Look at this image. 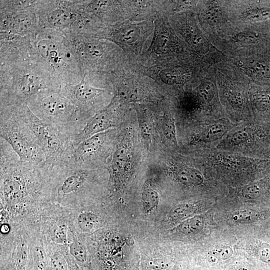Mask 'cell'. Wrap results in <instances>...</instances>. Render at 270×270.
<instances>
[{"label": "cell", "instance_id": "1", "mask_svg": "<svg viewBox=\"0 0 270 270\" xmlns=\"http://www.w3.org/2000/svg\"><path fill=\"white\" fill-rule=\"evenodd\" d=\"M0 198L9 206L50 199L46 166L20 160L12 146L0 139Z\"/></svg>", "mask_w": 270, "mask_h": 270}, {"label": "cell", "instance_id": "2", "mask_svg": "<svg viewBox=\"0 0 270 270\" xmlns=\"http://www.w3.org/2000/svg\"><path fill=\"white\" fill-rule=\"evenodd\" d=\"M174 108L177 130L226 118L213 66L176 95Z\"/></svg>", "mask_w": 270, "mask_h": 270}, {"label": "cell", "instance_id": "3", "mask_svg": "<svg viewBox=\"0 0 270 270\" xmlns=\"http://www.w3.org/2000/svg\"><path fill=\"white\" fill-rule=\"evenodd\" d=\"M32 60L60 87L75 84L82 78L78 62L64 35L52 29H40L31 37Z\"/></svg>", "mask_w": 270, "mask_h": 270}, {"label": "cell", "instance_id": "4", "mask_svg": "<svg viewBox=\"0 0 270 270\" xmlns=\"http://www.w3.org/2000/svg\"><path fill=\"white\" fill-rule=\"evenodd\" d=\"M60 86L32 60L0 64V105L26 103L44 89Z\"/></svg>", "mask_w": 270, "mask_h": 270}, {"label": "cell", "instance_id": "5", "mask_svg": "<svg viewBox=\"0 0 270 270\" xmlns=\"http://www.w3.org/2000/svg\"><path fill=\"white\" fill-rule=\"evenodd\" d=\"M213 67L226 118L236 124L254 120L249 100L250 80L226 57Z\"/></svg>", "mask_w": 270, "mask_h": 270}, {"label": "cell", "instance_id": "6", "mask_svg": "<svg viewBox=\"0 0 270 270\" xmlns=\"http://www.w3.org/2000/svg\"><path fill=\"white\" fill-rule=\"evenodd\" d=\"M59 90H42L28 101V105L37 117L71 137L74 143L88 120Z\"/></svg>", "mask_w": 270, "mask_h": 270}, {"label": "cell", "instance_id": "7", "mask_svg": "<svg viewBox=\"0 0 270 270\" xmlns=\"http://www.w3.org/2000/svg\"><path fill=\"white\" fill-rule=\"evenodd\" d=\"M200 158L211 175L226 181L252 180L270 172V160L244 156L214 148L194 156Z\"/></svg>", "mask_w": 270, "mask_h": 270}, {"label": "cell", "instance_id": "8", "mask_svg": "<svg viewBox=\"0 0 270 270\" xmlns=\"http://www.w3.org/2000/svg\"><path fill=\"white\" fill-rule=\"evenodd\" d=\"M8 105L13 108L36 134L44 152L47 168L66 163L73 159L75 148L71 137L37 117L27 104Z\"/></svg>", "mask_w": 270, "mask_h": 270}, {"label": "cell", "instance_id": "9", "mask_svg": "<svg viewBox=\"0 0 270 270\" xmlns=\"http://www.w3.org/2000/svg\"><path fill=\"white\" fill-rule=\"evenodd\" d=\"M0 136L12 146L21 161L46 165V158L36 134L9 105H0Z\"/></svg>", "mask_w": 270, "mask_h": 270}, {"label": "cell", "instance_id": "10", "mask_svg": "<svg viewBox=\"0 0 270 270\" xmlns=\"http://www.w3.org/2000/svg\"><path fill=\"white\" fill-rule=\"evenodd\" d=\"M216 148L250 158L270 160V122L254 120L236 124Z\"/></svg>", "mask_w": 270, "mask_h": 270}, {"label": "cell", "instance_id": "11", "mask_svg": "<svg viewBox=\"0 0 270 270\" xmlns=\"http://www.w3.org/2000/svg\"><path fill=\"white\" fill-rule=\"evenodd\" d=\"M174 26L190 56L203 68H209L226 58L208 38L194 12L187 10L178 14Z\"/></svg>", "mask_w": 270, "mask_h": 270}, {"label": "cell", "instance_id": "12", "mask_svg": "<svg viewBox=\"0 0 270 270\" xmlns=\"http://www.w3.org/2000/svg\"><path fill=\"white\" fill-rule=\"evenodd\" d=\"M34 8L40 29L77 34L82 19L80 0H37Z\"/></svg>", "mask_w": 270, "mask_h": 270}, {"label": "cell", "instance_id": "13", "mask_svg": "<svg viewBox=\"0 0 270 270\" xmlns=\"http://www.w3.org/2000/svg\"><path fill=\"white\" fill-rule=\"evenodd\" d=\"M213 45L229 58L270 53V32L238 28L232 25Z\"/></svg>", "mask_w": 270, "mask_h": 270}, {"label": "cell", "instance_id": "14", "mask_svg": "<svg viewBox=\"0 0 270 270\" xmlns=\"http://www.w3.org/2000/svg\"><path fill=\"white\" fill-rule=\"evenodd\" d=\"M236 125L227 118H223L180 129L182 138L179 150L188 156H194L216 148Z\"/></svg>", "mask_w": 270, "mask_h": 270}, {"label": "cell", "instance_id": "15", "mask_svg": "<svg viewBox=\"0 0 270 270\" xmlns=\"http://www.w3.org/2000/svg\"><path fill=\"white\" fill-rule=\"evenodd\" d=\"M36 0L0 1V32L34 36L40 30Z\"/></svg>", "mask_w": 270, "mask_h": 270}, {"label": "cell", "instance_id": "16", "mask_svg": "<svg viewBox=\"0 0 270 270\" xmlns=\"http://www.w3.org/2000/svg\"><path fill=\"white\" fill-rule=\"evenodd\" d=\"M134 136L132 128L120 134L106 168L109 172V190L119 192L124 188L130 177L134 164Z\"/></svg>", "mask_w": 270, "mask_h": 270}, {"label": "cell", "instance_id": "17", "mask_svg": "<svg viewBox=\"0 0 270 270\" xmlns=\"http://www.w3.org/2000/svg\"><path fill=\"white\" fill-rule=\"evenodd\" d=\"M229 20L234 27L270 32V0H226Z\"/></svg>", "mask_w": 270, "mask_h": 270}, {"label": "cell", "instance_id": "18", "mask_svg": "<svg viewBox=\"0 0 270 270\" xmlns=\"http://www.w3.org/2000/svg\"><path fill=\"white\" fill-rule=\"evenodd\" d=\"M80 68L82 77L88 72L100 70L110 60L108 45L82 34H64Z\"/></svg>", "mask_w": 270, "mask_h": 270}, {"label": "cell", "instance_id": "19", "mask_svg": "<svg viewBox=\"0 0 270 270\" xmlns=\"http://www.w3.org/2000/svg\"><path fill=\"white\" fill-rule=\"evenodd\" d=\"M194 12L202 30L212 44L232 26L227 13L226 0H199Z\"/></svg>", "mask_w": 270, "mask_h": 270}, {"label": "cell", "instance_id": "20", "mask_svg": "<svg viewBox=\"0 0 270 270\" xmlns=\"http://www.w3.org/2000/svg\"><path fill=\"white\" fill-rule=\"evenodd\" d=\"M112 130L96 134L80 144L74 148V161L92 168L106 165L114 148Z\"/></svg>", "mask_w": 270, "mask_h": 270}, {"label": "cell", "instance_id": "21", "mask_svg": "<svg viewBox=\"0 0 270 270\" xmlns=\"http://www.w3.org/2000/svg\"><path fill=\"white\" fill-rule=\"evenodd\" d=\"M59 91L79 108L88 120L96 113L97 106L100 104L106 92L104 90L91 86L86 80L85 74L78 83L64 85Z\"/></svg>", "mask_w": 270, "mask_h": 270}, {"label": "cell", "instance_id": "22", "mask_svg": "<svg viewBox=\"0 0 270 270\" xmlns=\"http://www.w3.org/2000/svg\"><path fill=\"white\" fill-rule=\"evenodd\" d=\"M30 36L0 32V64L32 60Z\"/></svg>", "mask_w": 270, "mask_h": 270}, {"label": "cell", "instance_id": "23", "mask_svg": "<svg viewBox=\"0 0 270 270\" xmlns=\"http://www.w3.org/2000/svg\"><path fill=\"white\" fill-rule=\"evenodd\" d=\"M229 59L252 82L270 86V54Z\"/></svg>", "mask_w": 270, "mask_h": 270}, {"label": "cell", "instance_id": "24", "mask_svg": "<svg viewBox=\"0 0 270 270\" xmlns=\"http://www.w3.org/2000/svg\"><path fill=\"white\" fill-rule=\"evenodd\" d=\"M116 100H113L88 120L85 126L74 140V148L96 134L112 130L116 125Z\"/></svg>", "mask_w": 270, "mask_h": 270}, {"label": "cell", "instance_id": "25", "mask_svg": "<svg viewBox=\"0 0 270 270\" xmlns=\"http://www.w3.org/2000/svg\"><path fill=\"white\" fill-rule=\"evenodd\" d=\"M152 48L158 54H169L178 58L190 56L184 42L166 24L156 26Z\"/></svg>", "mask_w": 270, "mask_h": 270}, {"label": "cell", "instance_id": "26", "mask_svg": "<svg viewBox=\"0 0 270 270\" xmlns=\"http://www.w3.org/2000/svg\"><path fill=\"white\" fill-rule=\"evenodd\" d=\"M249 100L254 120L270 122V86L251 82Z\"/></svg>", "mask_w": 270, "mask_h": 270}, {"label": "cell", "instance_id": "27", "mask_svg": "<svg viewBox=\"0 0 270 270\" xmlns=\"http://www.w3.org/2000/svg\"><path fill=\"white\" fill-rule=\"evenodd\" d=\"M140 35V29L130 24H121L102 28L90 36L105 38L122 46H128L134 42Z\"/></svg>", "mask_w": 270, "mask_h": 270}, {"label": "cell", "instance_id": "28", "mask_svg": "<svg viewBox=\"0 0 270 270\" xmlns=\"http://www.w3.org/2000/svg\"><path fill=\"white\" fill-rule=\"evenodd\" d=\"M162 128L164 135L169 144L176 150H179L177 128L174 114L164 113L162 118Z\"/></svg>", "mask_w": 270, "mask_h": 270}, {"label": "cell", "instance_id": "29", "mask_svg": "<svg viewBox=\"0 0 270 270\" xmlns=\"http://www.w3.org/2000/svg\"><path fill=\"white\" fill-rule=\"evenodd\" d=\"M68 228V224L65 220L60 218L52 221L48 228V234L50 240L58 244H66Z\"/></svg>", "mask_w": 270, "mask_h": 270}, {"label": "cell", "instance_id": "30", "mask_svg": "<svg viewBox=\"0 0 270 270\" xmlns=\"http://www.w3.org/2000/svg\"><path fill=\"white\" fill-rule=\"evenodd\" d=\"M204 226L203 218L201 216H196L184 220L178 226V229L184 234L193 235L200 232Z\"/></svg>", "mask_w": 270, "mask_h": 270}, {"label": "cell", "instance_id": "31", "mask_svg": "<svg viewBox=\"0 0 270 270\" xmlns=\"http://www.w3.org/2000/svg\"><path fill=\"white\" fill-rule=\"evenodd\" d=\"M76 226L82 232H88L93 230L98 223L96 216L90 212L84 211L76 218Z\"/></svg>", "mask_w": 270, "mask_h": 270}, {"label": "cell", "instance_id": "32", "mask_svg": "<svg viewBox=\"0 0 270 270\" xmlns=\"http://www.w3.org/2000/svg\"><path fill=\"white\" fill-rule=\"evenodd\" d=\"M116 91L118 98L126 102L140 101L144 97L143 92L135 86L120 85L118 86Z\"/></svg>", "mask_w": 270, "mask_h": 270}, {"label": "cell", "instance_id": "33", "mask_svg": "<svg viewBox=\"0 0 270 270\" xmlns=\"http://www.w3.org/2000/svg\"><path fill=\"white\" fill-rule=\"evenodd\" d=\"M70 252L79 263L89 267L86 247L80 240L74 238L70 244Z\"/></svg>", "mask_w": 270, "mask_h": 270}, {"label": "cell", "instance_id": "34", "mask_svg": "<svg viewBox=\"0 0 270 270\" xmlns=\"http://www.w3.org/2000/svg\"><path fill=\"white\" fill-rule=\"evenodd\" d=\"M142 197L144 209L146 213L152 212L158 204V192L147 185H145L143 188Z\"/></svg>", "mask_w": 270, "mask_h": 270}, {"label": "cell", "instance_id": "35", "mask_svg": "<svg viewBox=\"0 0 270 270\" xmlns=\"http://www.w3.org/2000/svg\"><path fill=\"white\" fill-rule=\"evenodd\" d=\"M194 205L190 203L178 204L173 207L170 211V217L174 220H185L194 212Z\"/></svg>", "mask_w": 270, "mask_h": 270}, {"label": "cell", "instance_id": "36", "mask_svg": "<svg viewBox=\"0 0 270 270\" xmlns=\"http://www.w3.org/2000/svg\"><path fill=\"white\" fill-rule=\"evenodd\" d=\"M138 124L142 136L144 139L150 142L152 136V126L150 116L144 112L138 114Z\"/></svg>", "mask_w": 270, "mask_h": 270}, {"label": "cell", "instance_id": "37", "mask_svg": "<svg viewBox=\"0 0 270 270\" xmlns=\"http://www.w3.org/2000/svg\"><path fill=\"white\" fill-rule=\"evenodd\" d=\"M15 258L16 265L20 270H23L26 266L28 254V246L25 241L20 240L16 247Z\"/></svg>", "mask_w": 270, "mask_h": 270}, {"label": "cell", "instance_id": "38", "mask_svg": "<svg viewBox=\"0 0 270 270\" xmlns=\"http://www.w3.org/2000/svg\"><path fill=\"white\" fill-rule=\"evenodd\" d=\"M32 255L34 262L40 270H43L46 266V252L41 242H36L32 246Z\"/></svg>", "mask_w": 270, "mask_h": 270}, {"label": "cell", "instance_id": "39", "mask_svg": "<svg viewBox=\"0 0 270 270\" xmlns=\"http://www.w3.org/2000/svg\"><path fill=\"white\" fill-rule=\"evenodd\" d=\"M258 216L256 210L251 209L240 210L232 216L234 220L240 222H250L254 220Z\"/></svg>", "mask_w": 270, "mask_h": 270}, {"label": "cell", "instance_id": "40", "mask_svg": "<svg viewBox=\"0 0 270 270\" xmlns=\"http://www.w3.org/2000/svg\"><path fill=\"white\" fill-rule=\"evenodd\" d=\"M51 270H68V264L64 256L55 252L50 258Z\"/></svg>", "mask_w": 270, "mask_h": 270}, {"label": "cell", "instance_id": "41", "mask_svg": "<svg viewBox=\"0 0 270 270\" xmlns=\"http://www.w3.org/2000/svg\"><path fill=\"white\" fill-rule=\"evenodd\" d=\"M232 254L231 247L225 246L212 250L209 254L212 256L218 262L228 259L232 256Z\"/></svg>", "mask_w": 270, "mask_h": 270}, {"label": "cell", "instance_id": "42", "mask_svg": "<svg viewBox=\"0 0 270 270\" xmlns=\"http://www.w3.org/2000/svg\"><path fill=\"white\" fill-rule=\"evenodd\" d=\"M260 259L264 262L270 264V245L263 243L258 250Z\"/></svg>", "mask_w": 270, "mask_h": 270}, {"label": "cell", "instance_id": "43", "mask_svg": "<svg viewBox=\"0 0 270 270\" xmlns=\"http://www.w3.org/2000/svg\"><path fill=\"white\" fill-rule=\"evenodd\" d=\"M238 270H249L246 267H241Z\"/></svg>", "mask_w": 270, "mask_h": 270}, {"label": "cell", "instance_id": "44", "mask_svg": "<svg viewBox=\"0 0 270 270\" xmlns=\"http://www.w3.org/2000/svg\"></svg>", "mask_w": 270, "mask_h": 270}, {"label": "cell", "instance_id": "45", "mask_svg": "<svg viewBox=\"0 0 270 270\" xmlns=\"http://www.w3.org/2000/svg\"></svg>", "mask_w": 270, "mask_h": 270}]
</instances>
